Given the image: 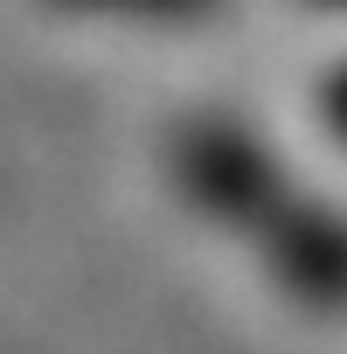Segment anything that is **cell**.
Returning a JSON list of instances; mask_svg holds the SVG:
<instances>
[{"mask_svg": "<svg viewBox=\"0 0 347 354\" xmlns=\"http://www.w3.org/2000/svg\"><path fill=\"white\" fill-rule=\"evenodd\" d=\"M174 8H181V0H174Z\"/></svg>", "mask_w": 347, "mask_h": 354, "instance_id": "1", "label": "cell"}]
</instances>
